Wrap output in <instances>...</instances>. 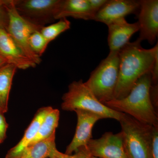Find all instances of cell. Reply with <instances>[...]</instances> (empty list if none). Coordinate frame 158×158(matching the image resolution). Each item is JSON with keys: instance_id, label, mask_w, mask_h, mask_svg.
Masks as SVG:
<instances>
[{"instance_id": "cell-1", "label": "cell", "mask_w": 158, "mask_h": 158, "mask_svg": "<svg viewBox=\"0 0 158 158\" xmlns=\"http://www.w3.org/2000/svg\"><path fill=\"white\" fill-rule=\"evenodd\" d=\"M138 39L129 42L118 52L119 62L118 82L114 99L126 97L141 77L151 73L158 56V44L152 48L141 47Z\"/></svg>"}, {"instance_id": "cell-2", "label": "cell", "mask_w": 158, "mask_h": 158, "mask_svg": "<svg viewBox=\"0 0 158 158\" xmlns=\"http://www.w3.org/2000/svg\"><path fill=\"white\" fill-rule=\"evenodd\" d=\"M151 85V73H148L137 81L126 97L121 99H113L104 104L112 110L127 114L144 124L158 126V111L153 106L150 95Z\"/></svg>"}, {"instance_id": "cell-3", "label": "cell", "mask_w": 158, "mask_h": 158, "mask_svg": "<svg viewBox=\"0 0 158 158\" xmlns=\"http://www.w3.org/2000/svg\"><path fill=\"white\" fill-rule=\"evenodd\" d=\"M61 108L66 111L86 110L98 114L103 118L119 121L123 113L112 110L99 101L83 80L75 81L69 85L67 92L62 97Z\"/></svg>"}, {"instance_id": "cell-4", "label": "cell", "mask_w": 158, "mask_h": 158, "mask_svg": "<svg viewBox=\"0 0 158 158\" xmlns=\"http://www.w3.org/2000/svg\"><path fill=\"white\" fill-rule=\"evenodd\" d=\"M125 152L128 158H151L153 126L144 124L123 113L118 121Z\"/></svg>"}, {"instance_id": "cell-5", "label": "cell", "mask_w": 158, "mask_h": 158, "mask_svg": "<svg viewBox=\"0 0 158 158\" xmlns=\"http://www.w3.org/2000/svg\"><path fill=\"white\" fill-rule=\"evenodd\" d=\"M119 62L118 52H110L108 56L101 62L85 82L102 103L114 99L118 82Z\"/></svg>"}, {"instance_id": "cell-6", "label": "cell", "mask_w": 158, "mask_h": 158, "mask_svg": "<svg viewBox=\"0 0 158 158\" xmlns=\"http://www.w3.org/2000/svg\"><path fill=\"white\" fill-rule=\"evenodd\" d=\"M13 2L14 0H10L9 4V21L6 31L26 56L36 65H39L41 59L31 49L29 40L32 33L40 31L43 27L23 19L16 11Z\"/></svg>"}, {"instance_id": "cell-7", "label": "cell", "mask_w": 158, "mask_h": 158, "mask_svg": "<svg viewBox=\"0 0 158 158\" xmlns=\"http://www.w3.org/2000/svg\"><path fill=\"white\" fill-rule=\"evenodd\" d=\"M60 0H14L15 8L24 19L33 24L45 27L56 20Z\"/></svg>"}, {"instance_id": "cell-8", "label": "cell", "mask_w": 158, "mask_h": 158, "mask_svg": "<svg viewBox=\"0 0 158 158\" xmlns=\"http://www.w3.org/2000/svg\"><path fill=\"white\" fill-rule=\"evenodd\" d=\"M89 155L100 158H128L125 152L121 132H106L100 138L91 139L87 147Z\"/></svg>"}, {"instance_id": "cell-9", "label": "cell", "mask_w": 158, "mask_h": 158, "mask_svg": "<svg viewBox=\"0 0 158 158\" xmlns=\"http://www.w3.org/2000/svg\"><path fill=\"white\" fill-rule=\"evenodd\" d=\"M140 34L138 39L154 44L158 35V1L141 0L138 13Z\"/></svg>"}, {"instance_id": "cell-10", "label": "cell", "mask_w": 158, "mask_h": 158, "mask_svg": "<svg viewBox=\"0 0 158 158\" xmlns=\"http://www.w3.org/2000/svg\"><path fill=\"white\" fill-rule=\"evenodd\" d=\"M74 112L77 114V123L73 138L65 150V153L67 155H72L80 148L87 147L92 139L94 125L103 118L98 114L86 110H77Z\"/></svg>"}, {"instance_id": "cell-11", "label": "cell", "mask_w": 158, "mask_h": 158, "mask_svg": "<svg viewBox=\"0 0 158 158\" xmlns=\"http://www.w3.org/2000/svg\"><path fill=\"white\" fill-rule=\"evenodd\" d=\"M140 7V1L108 0L97 13L93 20L108 26L117 20L125 18L128 15L138 13Z\"/></svg>"}, {"instance_id": "cell-12", "label": "cell", "mask_w": 158, "mask_h": 158, "mask_svg": "<svg viewBox=\"0 0 158 158\" xmlns=\"http://www.w3.org/2000/svg\"><path fill=\"white\" fill-rule=\"evenodd\" d=\"M0 56L19 69L34 68L36 65L21 50L7 31L0 29Z\"/></svg>"}, {"instance_id": "cell-13", "label": "cell", "mask_w": 158, "mask_h": 158, "mask_svg": "<svg viewBox=\"0 0 158 158\" xmlns=\"http://www.w3.org/2000/svg\"><path fill=\"white\" fill-rule=\"evenodd\" d=\"M108 27V42L110 52H118L129 42L133 34L139 31L138 22L130 23L125 18L111 23Z\"/></svg>"}, {"instance_id": "cell-14", "label": "cell", "mask_w": 158, "mask_h": 158, "mask_svg": "<svg viewBox=\"0 0 158 158\" xmlns=\"http://www.w3.org/2000/svg\"><path fill=\"white\" fill-rule=\"evenodd\" d=\"M52 109V107L47 106L38 109L21 140L14 147L9 150L5 158L21 157L24 150L31 144L37 135L40 127L44 117Z\"/></svg>"}, {"instance_id": "cell-15", "label": "cell", "mask_w": 158, "mask_h": 158, "mask_svg": "<svg viewBox=\"0 0 158 158\" xmlns=\"http://www.w3.org/2000/svg\"><path fill=\"white\" fill-rule=\"evenodd\" d=\"M72 17L76 19L93 20L88 0H60L55 19Z\"/></svg>"}, {"instance_id": "cell-16", "label": "cell", "mask_w": 158, "mask_h": 158, "mask_svg": "<svg viewBox=\"0 0 158 158\" xmlns=\"http://www.w3.org/2000/svg\"><path fill=\"white\" fill-rule=\"evenodd\" d=\"M57 150L54 133L48 138L26 147L21 158H49Z\"/></svg>"}, {"instance_id": "cell-17", "label": "cell", "mask_w": 158, "mask_h": 158, "mask_svg": "<svg viewBox=\"0 0 158 158\" xmlns=\"http://www.w3.org/2000/svg\"><path fill=\"white\" fill-rule=\"evenodd\" d=\"M17 69L8 63L0 67V108L4 114L8 110L9 94Z\"/></svg>"}, {"instance_id": "cell-18", "label": "cell", "mask_w": 158, "mask_h": 158, "mask_svg": "<svg viewBox=\"0 0 158 158\" xmlns=\"http://www.w3.org/2000/svg\"><path fill=\"white\" fill-rule=\"evenodd\" d=\"M59 118L60 111L58 109L53 108L44 117L40 127L37 135L29 145L48 138L56 133V129L59 125Z\"/></svg>"}, {"instance_id": "cell-19", "label": "cell", "mask_w": 158, "mask_h": 158, "mask_svg": "<svg viewBox=\"0 0 158 158\" xmlns=\"http://www.w3.org/2000/svg\"><path fill=\"white\" fill-rule=\"evenodd\" d=\"M57 23L43 27L40 32L49 43L60 34L70 29L71 23L67 18L59 19Z\"/></svg>"}, {"instance_id": "cell-20", "label": "cell", "mask_w": 158, "mask_h": 158, "mask_svg": "<svg viewBox=\"0 0 158 158\" xmlns=\"http://www.w3.org/2000/svg\"><path fill=\"white\" fill-rule=\"evenodd\" d=\"M29 43L32 50L40 57L44 53L49 44L40 31H35L31 34Z\"/></svg>"}, {"instance_id": "cell-21", "label": "cell", "mask_w": 158, "mask_h": 158, "mask_svg": "<svg viewBox=\"0 0 158 158\" xmlns=\"http://www.w3.org/2000/svg\"><path fill=\"white\" fill-rule=\"evenodd\" d=\"M10 0H0V29L7 30L9 21Z\"/></svg>"}, {"instance_id": "cell-22", "label": "cell", "mask_w": 158, "mask_h": 158, "mask_svg": "<svg viewBox=\"0 0 158 158\" xmlns=\"http://www.w3.org/2000/svg\"><path fill=\"white\" fill-rule=\"evenodd\" d=\"M150 155L151 158H158V126L153 127Z\"/></svg>"}, {"instance_id": "cell-23", "label": "cell", "mask_w": 158, "mask_h": 158, "mask_svg": "<svg viewBox=\"0 0 158 158\" xmlns=\"http://www.w3.org/2000/svg\"><path fill=\"white\" fill-rule=\"evenodd\" d=\"M88 1L94 18L97 13L106 5L108 0H88Z\"/></svg>"}, {"instance_id": "cell-24", "label": "cell", "mask_w": 158, "mask_h": 158, "mask_svg": "<svg viewBox=\"0 0 158 158\" xmlns=\"http://www.w3.org/2000/svg\"><path fill=\"white\" fill-rule=\"evenodd\" d=\"M4 115V113H0V144L2 143L6 139V133L9 127V124Z\"/></svg>"}, {"instance_id": "cell-25", "label": "cell", "mask_w": 158, "mask_h": 158, "mask_svg": "<svg viewBox=\"0 0 158 158\" xmlns=\"http://www.w3.org/2000/svg\"><path fill=\"white\" fill-rule=\"evenodd\" d=\"M158 85H151L150 89V95L153 106L158 111Z\"/></svg>"}, {"instance_id": "cell-26", "label": "cell", "mask_w": 158, "mask_h": 158, "mask_svg": "<svg viewBox=\"0 0 158 158\" xmlns=\"http://www.w3.org/2000/svg\"><path fill=\"white\" fill-rule=\"evenodd\" d=\"M49 158H81V156L78 151L75 152L73 154L67 155L60 152L57 150L54 152L53 155Z\"/></svg>"}, {"instance_id": "cell-27", "label": "cell", "mask_w": 158, "mask_h": 158, "mask_svg": "<svg viewBox=\"0 0 158 158\" xmlns=\"http://www.w3.org/2000/svg\"><path fill=\"white\" fill-rule=\"evenodd\" d=\"M77 151H78L80 152L81 156V158H100L93 156H91L88 155L87 152H86L85 147L80 148L78 149Z\"/></svg>"}, {"instance_id": "cell-28", "label": "cell", "mask_w": 158, "mask_h": 158, "mask_svg": "<svg viewBox=\"0 0 158 158\" xmlns=\"http://www.w3.org/2000/svg\"><path fill=\"white\" fill-rule=\"evenodd\" d=\"M7 61L6 59H4L2 57L0 56V67H2L5 64H7Z\"/></svg>"}, {"instance_id": "cell-29", "label": "cell", "mask_w": 158, "mask_h": 158, "mask_svg": "<svg viewBox=\"0 0 158 158\" xmlns=\"http://www.w3.org/2000/svg\"><path fill=\"white\" fill-rule=\"evenodd\" d=\"M0 113H3V112H2V110H1V108H0Z\"/></svg>"}]
</instances>
